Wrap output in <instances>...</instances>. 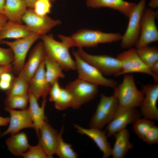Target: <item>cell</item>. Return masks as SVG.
<instances>
[{"mask_svg":"<svg viewBox=\"0 0 158 158\" xmlns=\"http://www.w3.org/2000/svg\"><path fill=\"white\" fill-rule=\"evenodd\" d=\"M59 37L69 48L76 47H94L102 43L121 40L122 35L119 33H105L99 30H80L70 36L59 35Z\"/></svg>","mask_w":158,"mask_h":158,"instance_id":"1","label":"cell"},{"mask_svg":"<svg viewBox=\"0 0 158 158\" xmlns=\"http://www.w3.org/2000/svg\"><path fill=\"white\" fill-rule=\"evenodd\" d=\"M114 89L113 95L117 99L120 106L131 108L140 106L144 94L142 90L137 88L133 75H124L121 83Z\"/></svg>","mask_w":158,"mask_h":158,"instance_id":"2","label":"cell"},{"mask_svg":"<svg viewBox=\"0 0 158 158\" xmlns=\"http://www.w3.org/2000/svg\"><path fill=\"white\" fill-rule=\"evenodd\" d=\"M41 38L46 54L58 63L63 70H75V61L69 51V48L62 42L55 40L52 35H42Z\"/></svg>","mask_w":158,"mask_h":158,"instance_id":"3","label":"cell"},{"mask_svg":"<svg viewBox=\"0 0 158 158\" xmlns=\"http://www.w3.org/2000/svg\"><path fill=\"white\" fill-rule=\"evenodd\" d=\"M41 35L32 33L28 36L12 41L2 40L0 44H4L9 47L14 54L12 62V73L16 75L19 74L24 64L28 52L35 42L40 38Z\"/></svg>","mask_w":158,"mask_h":158,"instance_id":"4","label":"cell"},{"mask_svg":"<svg viewBox=\"0 0 158 158\" xmlns=\"http://www.w3.org/2000/svg\"><path fill=\"white\" fill-rule=\"evenodd\" d=\"M147 0H140L136 4L129 17L127 28L121 40L122 48L129 49L136 45L140 34L142 17L146 9Z\"/></svg>","mask_w":158,"mask_h":158,"instance_id":"5","label":"cell"},{"mask_svg":"<svg viewBox=\"0 0 158 158\" xmlns=\"http://www.w3.org/2000/svg\"><path fill=\"white\" fill-rule=\"evenodd\" d=\"M73 53L78 78L98 86L114 89L117 85L116 81L105 78L95 67L82 59L76 51L73 50Z\"/></svg>","mask_w":158,"mask_h":158,"instance_id":"6","label":"cell"},{"mask_svg":"<svg viewBox=\"0 0 158 158\" xmlns=\"http://www.w3.org/2000/svg\"><path fill=\"white\" fill-rule=\"evenodd\" d=\"M76 52L82 59L94 66L103 75L117 77L121 70V62L116 57L106 55L90 54L82 48H78Z\"/></svg>","mask_w":158,"mask_h":158,"instance_id":"7","label":"cell"},{"mask_svg":"<svg viewBox=\"0 0 158 158\" xmlns=\"http://www.w3.org/2000/svg\"><path fill=\"white\" fill-rule=\"evenodd\" d=\"M118 105V101L113 95L107 96L101 94L99 102L90 121V127L102 128L111 121Z\"/></svg>","mask_w":158,"mask_h":158,"instance_id":"8","label":"cell"},{"mask_svg":"<svg viewBox=\"0 0 158 158\" xmlns=\"http://www.w3.org/2000/svg\"><path fill=\"white\" fill-rule=\"evenodd\" d=\"M66 88L70 92L73 97V109L78 108L93 99L98 91V86L78 77L69 83Z\"/></svg>","mask_w":158,"mask_h":158,"instance_id":"9","label":"cell"},{"mask_svg":"<svg viewBox=\"0 0 158 158\" xmlns=\"http://www.w3.org/2000/svg\"><path fill=\"white\" fill-rule=\"evenodd\" d=\"M141 113L136 108L118 106L111 121L106 128L107 137H110L116 133L126 128L129 124H133L140 118Z\"/></svg>","mask_w":158,"mask_h":158,"instance_id":"10","label":"cell"},{"mask_svg":"<svg viewBox=\"0 0 158 158\" xmlns=\"http://www.w3.org/2000/svg\"><path fill=\"white\" fill-rule=\"evenodd\" d=\"M157 13L152 8L144 11L141 21V30L136 48L148 45L158 41V30L155 23Z\"/></svg>","mask_w":158,"mask_h":158,"instance_id":"11","label":"cell"},{"mask_svg":"<svg viewBox=\"0 0 158 158\" xmlns=\"http://www.w3.org/2000/svg\"><path fill=\"white\" fill-rule=\"evenodd\" d=\"M121 62V69L118 76L131 73H140L154 76L151 68L142 61L138 55L136 49L130 48L120 53L117 56Z\"/></svg>","mask_w":158,"mask_h":158,"instance_id":"12","label":"cell"},{"mask_svg":"<svg viewBox=\"0 0 158 158\" xmlns=\"http://www.w3.org/2000/svg\"><path fill=\"white\" fill-rule=\"evenodd\" d=\"M22 20L32 32L41 35L61 23L59 20L53 19L48 15L42 16L37 14L32 8L27 10Z\"/></svg>","mask_w":158,"mask_h":158,"instance_id":"13","label":"cell"},{"mask_svg":"<svg viewBox=\"0 0 158 158\" xmlns=\"http://www.w3.org/2000/svg\"><path fill=\"white\" fill-rule=\"evenodd\" d=\"M144 98L140 106V113L144 118L151 120H158V84H149L143 85L142 90Z\"/></svg>","mask_w":158,"mask_h":158,"instance_id":"14","label":"cell"},{"mask_svg":"<svg viewBox=\"0 0 158 158\" xmlns=\"http://www.w3.org/2000/svg\"><path fill=\"white\" fill-rule=\"evenodd\" d=\"M5 109L10 115L9 125L7 129L0 135V137L9 134L14 135L25 128H34L33 123L28 109L20 111L6 107Z\"/></svg>","mask_w":158,"mask_h":158,"instance_id":"15","label":"cell"},{"mask_svg":"<svg viewBox=\"0 0 158 158\" xmlns=\"http://www.w3.org/2000/svg\"><path fill=\"white\" fill-rule=\"evenodd\" d=\"M46 54L42 42L38 43L31 52L18 76L29 82L41 64L44 61Z\"/></svg>","mask_w":158,"mask_h":158,"instance_id":"16","label":"cell"},{"mask_svg":"<svg viewBox=\"0 0 158 158\" xmlns=\"http://www.w3.org/2000/svg\"><path fill=\"white\" fill-rule=\"evenodd\" d=\"M29 91L38 100L45 99L51 85L48 82L45 75L44 61L41 64L28 82Z\"/></svg>","mask_w":158,"mask_h":158,"instance_id":"17","label":"cell"},{"mask_svg":"<svg viewBox=\"0 0 158 158\" xmlns=\"http://www.w3.org/2000/svg\"><path fill=\"white\" fill-rule=\"evenodd\" d=\"M74 126L80 134L84 135L91 138L103 153V157L108 158L111 155V149L107 140L106 132L101 129L90 128L87 129L77 124Z\"/></svg>","mask_w":158,"mask_h":158,"instance_id":"18","label":"cell"},{"mask_svg":"<svg viewBox=\"0 0 158 158\" xmlns=\"http://www.w3.org/2000/svg\"><path fill=\"white\" fill-rule=\"evenodd\" d=\"M57 131L46 121L40 130L39 143L50 158L56 154L58 139Z\"/></svg>","mask_w":158,"mask_h":158,"instance_id":"19","label":"cell"},{"mask_svg":"<svg viewBox=\"0 0 158 158\" xmlns=\"http://www.w3.org/2000/svg\"><path fill=\"white\" fill-rule=\"evenodd\" d=\"M89 7L93 8L107 7L118 11L129 18L136 4L124 0H86Z\"/></svg>","mask_w":158,"mask_h":158,"instance_id":"20","label":"cell"},{"mask_svg":"<svg viewBox=\"0 0 158 158\" xmlns=\"http://www.w3.org/2000/svg\"><path fill=\"white\" fill-rule=\"evenodd\" d=\"M28 95L29 106L28 109L33 123V128L38 136L40 129L47 121V118L44 114L47 100L46 99H43L40 107L38 104V100L33 95L29 92Z\"/></svg>","mask_w":158,"mask_h":158,"instance_id":"21","label":"cell"},{"mask_svg":"<svg viewBox=\"0 0 158 158\" xmlns=\"http://www.w3.org/2000/svg\"><path fill=\"white\" fill-rule=\"evenodd\" d=\"M115 141L111 149V156L113 158H123L129 150L133 147L130 140V134L126 128L116 133Z\"/></svg>","mask_w":158,"mask_h":158,"instance_id":"22","label":"cell"},{"mask_svg":"<svg viewBox=\"0 0 158 158\" xmlns=\"http://www.w3.org/2000/svg\"><path fill=\"white\" fill-rule=\"evenodd\" d=\"M32 33L25 25L8 20L0 32V41L6 38H23Z\"/></svg>","mask_w":158,"mask_h":158,"instance_id":"23","label":"cell"},{"mask_svg":"<svg viewBox=\"0 0 158 158\" xmlns=\"http://www.w3.org/2000/svg\"><path fill=\"white\" fill-rule=\"evenodd\" d=\"M27 8L24 0H6L3 14L8 20L22 24V18L27 10Z\"/></svg>","mask_w":158,"mask_h":158,"instance_id":"24","label":"cell"},{"mask_svg":"<svg viewBox=\"0 0 158 158\" xmlns=\"http://www.w3.org/2000/svg\"><path fill=\"white\" fill-rule=\"evenodd\" d=\"M6 143L9 151L16 156H22L30 146L27 136L24 132L12 135L6 140Z\"/></svg>","mask_w":158,"mask_h":158,"instance_id":"25","label":"cell"},{"mask_svg":"<svg viewBox=\"0 0 158 158\" xmlns=\"http://www.w3.org/2000/svg\"><path fill=\"white\" fill-rule=\"evenodd\" d=\"M44 63L45 75L48 82L52 85L60 78H64L65 76L62 68L56 61L46 54Z\"/></svg>","mask_w":158,"mask_h":158,"instance_id":"26","label":"cell"},{"mask_svg":"<svg viewBox=\"0 0 158 158\" xmlns=\"http://www.w3.org/2000/svg\"><path fill=\"white\" fill-rule=\"evenodd\" d=\"M136 50L139 57L148 67L151 68L158 61V49L157 47L147 45L136 48Z\"/></svg>","mask_w":158,"mask_h":158,"instance_id":"27","label":"cell"},{"mask_svg":"<svg viewBox=\"0 0 158 158\" xmlns=\"http://www.w3.org/2000/svg\"><path fill=\"white\" fill-rule=\"evenodd\" d=\"M28 82L19 77H14L9 88L6 91L7 96L21 95L28 94Z\"/></svg>","mask_w":158,"mask_h":158,"instance_id":"28","label":"cell"},{"mask_svg":"<svg viewBox=\"0 0 158 158\" xmlns=\"http://www.w3.org/2000/svg\"><path fill=\"white\" fill-rule=\"evenodd\" d=\"M63 130L62 127L58 133L56 154L60 158H76L78 154L72 149L71 145L65 142L63 140L62 137Z\"/></svg>","mask_w":158,"mask_h":158,"instance_id":"29","label":"cell"},{"mask_svg":"<svg viewBox=\"0 0 158 158\" xmlns=\"http://www.w3.org/2000/svg\"><path fill=\"white\" fill-rule=\"evenodd\" d=\"M55 108L60 111L71 107L73 108L74 99L70 92L66 88L61 87L60 95L54 102Z\"/></svg>","mask_w":158,"mask_h":158,"instance_id":"30","label":"cell"},{"mask_svg":"<svg viewBox=\"0 0 158 158\" xmlns=\"http://www.w3.org/2000/svg\"><path fill=\"white\" fill-rule=\"evenodd\" d=\"M28 101V94L7 96L4 101L5 107L11 109H26Z\"/></svg>","mask_w":158,"mask_h":158,"instance_id":"31","label":"cell"},{"mask_svg":"<svg viewBox=\"0 0 158 158\" xmlns=\"http://www.w3.org/2000/svg\"><path fill=\"white\" fill-rule=\"evenodd\" d=\"M153 124L154 123L151 120L140 118L133 123V130L139 138L143 141L147 132Z\"/></svg>","mask_w":158,"mask_h":158,"instance_id":"32","label":"cell"},{"mask_svg":"<svg viewBox=\"0 0 158 158\" xmlns=\"http://www.w3.org/2000/svg\"><path fill=\"white\" fill-rule=\"evenodd\" d=\"M52 2L51 0H38L33 8L35 12L40 16L48 15L51 12Z\"/></svg>","mask_w":158,"mask_h":158,"instance_id":"33","label":"cell"},{"mask_svg":"<svg viewBox=\"0 0 158 158\" xmlns=\"http://www.w3.org/2000/svg\"><path fill=\"white\" fill-rule=\"evenodd\" d=\"M22 156L24 158H50L39 144L35 146H30Z\"/></svg>","mask_w":158,"mask_h":158,"instance_id":"34","label":"cell"},{"mask_svg":"<svg viewBox=\"0 0 158 158\" xmlns=\"http://www.w3.org/2000/svg\"><path fill=\"white\" fill-rule=\"evenodd\" d=\"M14 54L12 50L0 47V65L11 64L14 60Z\"/></svg>","mask_w":158,"mask_h":158,"instance_id":"35","label":"cell"},{"mask_svg":"<svg viewBox=\"0 0 158 158\" xmlns=\"http://www.w3.org/2000/svg\"><path fill=\"white\" fill-rule=\"evenodd\" d=\"M143 141L149 145L158 143V127L153 124L146 133Z\"/></svg>","mask_w":158,"mask_h":158,"instance_id":"36","label":"cell"},{"mask_svg":"<svg viewBox=\"0 0 158 158\" xmlns=\"http://www.w3.org/2000/svg\"><path fill=\"white\" fill-rule=\"evenodd\" d=\"M11 72L3 73L0 77V89L7 91L10 87L14 77Z\"/></svg>","mask_w":158,"mask_h":158,"instance_id":"37","label":"cell"},{"mask_svg":"<svg viewBox=\"0 0 158 158\" xmlns=\"http://www.w3.org/2000/svg\"><path fill=\"white\" fill-rule=\"evenodd\" d=\"M61 88L58 81L56 82L51 85L49 93L50 102H54L58 99L60 95Z\"/></svg>","mask_w":158,"mask_h":158,"instance_id":"38","label":"cell"},{"mask_svg":"<svg viewBox=\"0 0 158 158\" xmlns=\"http://www.w3.org/2000/svg\"><path fill=\"white\" fill-rule=\"evenodd\" d=\"M151 69L153 74L155 83H157L158 81V61L155 63L151 67Z\"/></svg>","mask_w":158,"mask_h":158,"instance_id":"39","label":"cell"},{"mask_svg":"<svg viewBox=\"0 0 158 158\" xmlns=\"http://www.w3.org/2000/svg\"><path fill=\"white\" fill-rule=\"evenodd\" d=\"M12 63L6 65H0V77L4 73L12 72Z\"/></svg>","mask_w":158,"mask_h":158,"instance_id":"40","label":"cell"},{"mask_svg":"<svg viewBox=\"0 0 158 158\" xmlns=\"http://www.w3.org/2000/svg\"><path fill=\"white\" fill-rule=\"evenodd\" d=\"M7 17L4 14H0V32L8 21Z\"/></svg>","mask_w":158,"mask_h":158,"instance_id":"41","label":"cell"},{"mask_svg":"<svg viewBox=\"0 0 158 158\" xmlns=\"http://www.w3.org/2000/svg\"><path fill=\"white\" fill-rule=\"evenodd\" d=\"M10 117H3L0 116V126H7L9 123Z\"/></svg>","mask_w":158,"mask_h":158,"instance_id":"42","label":"cell"},{"mask_svg":"<svg viewBox=\"0 0 158 158\" xmlns=\"http://www.w3.org/2000/svg\"><path fill=\"white\" fill-rule=\"evenodd\" d=\"M25 2L27 7L30 8H33L35 3L38 0H24ZM52 2L56 0H51Z\"/></svg>","mask_w":158,"mask_h":158,"instance_id":"43","label":"cell"},{"mask_svg":"<svg viewBox=\"0 0 158 158\" xmlns=\"http://www.w3.org/2000/svg\"><path fill=\"white\" fill-rule=\"evenodd\" d=\"M158 0H151L150 1L148 6L152 8H156L158 6Z\"/></svg>","mask_w":158,"mask_h":158,"instance_id":"44","label":"cell"},{"mask_svg":"<svg viewBox=\"0 0 158 158\" xmlns=\"http://www.w3.org/2000/svg\"><path fill=\"white\" fill-rule=\"evenodd\" d=\"M6 0H0V14H3Z\"/></svg>","mask_w":158,"mask_h":158,"instance_id":"45","label":"cell"}]
</instances>
